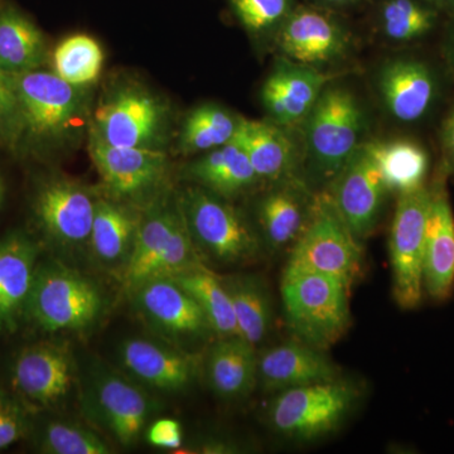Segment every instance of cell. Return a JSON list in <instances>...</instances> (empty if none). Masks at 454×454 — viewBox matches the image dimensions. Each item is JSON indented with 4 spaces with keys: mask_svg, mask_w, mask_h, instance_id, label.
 <instances>
[{
    "mask_svg": "<svg viewBox=\"0 0 454 454\" xmlns=\"http://www.w3.org/2000/svg\"><path fill=\"white\" fill-rule=\"evenodd\" d=\"M280 292L286 321L307 345L324 351L348 330L349 286L342 280L286 268Z\"/></svg>",
    "mask_w": 454,
    "mask_h": 454,
    "instance_id": "5",
    "label": "cell"
},
{
    "mask_svg": "<svg viewBox=\"0 0 454 454\" xmlns=\"http://www.w3.org/2000/svg\"><path fill=\"white\" fill-rule=\"evenodd\" d=\"M145 438L155 448L178 450L184 443V430L177 420L162 418L146 428Z\"/></svg>",
    "mask_w": 454,
    "mask_h": 454,
    "instance_id": "40",
    "label": "cell"
},
{
    "mask_svg": "<svg viewBox=\"0 0 454 454\" xmlns=\"http://www.w3.org/2000/svg\"><path fill=\"white\" fill-rule=\"evenodd\" d=\"M29 428L25 406L16 397L0 391V450L25 438Z\"/></svg>",
    "mask_w": 454,
    "mask_h": 454,
    "instance_id": "39",
    "label": "cell"
},
{
    "mask_svg": "<svg viewBox=\"0 0 454 454\" xmlns=\"http://www.w3.org/2000/svg\"><path fill=\"white\" fill-rule=\"evenodd\" d=\"M243 116L219 104H202L187 113L182 121L177 152L182 155L203 154L231 142Z\"/></svg>",
    "mask_w": 454,
    "mask_h": 454,
    "instance_id": "32",
    "label": "cell"
},
{
    "mask_svg": "<svg viewBox=\"0 0 454 454\" xmlns=\"http://www.w3.org/2000/svg\"><path fill=\"white\" fill-rule=\"evenodd\" d=\"M207 378L212 390L225 399L249 395L258 384L255 348L241 337H225L207 357Z\"/></svg>",
    "mask_w": 454,
    "mask_h": 454,
    "instance_id": "29",
    "label": "cell"
},
{
    "mask_svg": "<svg viewBox=\"0 0 454 454\" xmlns=\"http://www.w3.org/2000/svg\"><path fill=\"white\" fill-rule=\"evenodd\" d=\"M310 4L319 5V7L333 9V11L342 12L346 9L357 7L367 0H303Z\"/></svg>",
    "mask_w": 454,
    "mask_h": 454,
    "instance_id": "42",
    "label": "cell"
},
{
    "mask_svg": "<svg viewBox=\"0 0 454 454\" xmlns=\"http://www.w3.org/2000/svg\"><path fill=\"white\" fill-rule=\"evenodd\" d=\"M450 176L443 163L430 186V207L424 253V292L435 301L454 293V214L447 190Z\"/></svg>",
    "mask_w": 454,
    "mask_h": 454,
    "instance_id": "18",
    "label": "cell"
},
{
    "mask_svg": "<svg viewBox=\"0 0 454 454\" xmlns=\"http://www.w3.org/2000/svg\"><path fill=\"white\" fill-rule=\"evenodd\" d=\"M442 148H443V166L448 173H454V103L442 124Z\"/></svg>",
    "mask_w": 454,
    "mask_h": 454,
    "instance_id": "41",
    "label": "cell"
},
{
    "mask_svg": "<svg viewBox=\"0 0 454 454\" xmlns=\"http://www.w3.org/2000/svg\"><path fill=\"white\" fill-rule=\"evenodd\" d=\"M177 196H157L149 202L133 250L124 267V283L133 293L148 280L172 278L201 265Z\"/></svg>",
    "mask_w": 454,
    "mask_h": 454,
    "instance_id": "3",
    "label": "cell"
},
{
    "mask_svg": "<svg viewBox=\"0 0 454 454\" xmlns=\"http://www.w3.org/2000/svg\"><path fill=\"white\" fill-rule=\"evenodd\" d=\"M328 193L355 238L358 241L369 238L378 226L385 199L390 193L370 142L355 152L330 184Z\"/></svg>",
    "mask_w": 454,
    "mask_h": 454,
    "instance_id": "15",
    "label": "cell"
},
{
    "mask_svg": "<svg viewBox=\"0 0 454 454\" xmlns=\"http://www.w3.org/2000/svg\"><path fill=\"white\" fill-rule=\"evenodd\" d=\"M38 450L47 454H109L112 450L97 433L79 424L50 420L35 434Z\"/></svg>",
    "mask_w": 454,
    "mask_h": 454,
    "instance_id": "37",
    "label": "cell"
},
{
    "mask_svg": "<svg viewBox=\"0 0 454 454\" xmlns=\"http://www.w3.org/2000/svg\"><path fill=\"white\" fill-rule=\"evenodd\" d=\"M430 186L397 195L391 223L389 254L393 271V297L402 309H415L423 300V267Z\"/></svg>",
    "mask_w": 454,
    "mask_h": 454,
    "instance_id": "9",
    "label": "cell"
},
{
    "mask_svg": "<svg viewBox=\"0 0 454 454\" xmlns=\"http://www.w3.org/2000/svg\"><path fill=\"white\" fill-rule=\"evenodd\" d=\"M442 12L426 0H379L373 23L385 41L413 43L434 31Z\"/></svg>",
    "mask_w": 454,
    "mask_h": 454,
    "instance_id": "30",
    "label": "cell"
},
{
    "mask_svg": "<svg viewBox=\"0 0 454 454\" xmlns=\"http://www.w3.org/2000/svg\"><path fill=\"white\" fill-rule=\"evenodd\" d=\"M291 130L269 119L241 118L236 138L243 145L260 182L274 184L301 178L303 151L293 138Z\"/></svg>",
    "mask_w": 454,
    "mask_h": 454,
    "instance_id": "22",
    "label": "cell"
},
{
    "mask_svg": "<svg viewBox=\"0 0 454 454\" xmlns=\"http://www.w3.org/2000/svg\"><path fill=\"white\" fill-rule=\"evenodd\" d=\"M119 357L133 378L163 393H181L196 378L195 357L152 340H124Z\"/></svg>",
    "mask_w": 454,
    "mask_h": 454,
    "instance_id": "23",
    "label": "cell"
},
{
    "mask_svg": "<svg viewBox=\"0 0 454 454\" xmlns=\"http://www.w3.org/2000/svg\"><path fill=\"white\" fill-rule=\"evenodd\" d=\"M133 294L137 309L164 336L199 337L211 331L199 304L172 278L148 280Z\"/></svg>",
    "mask_w": 454,
    "mask_h": 454,
    "instance_id": "20",
    "label": "cell"
},
{
    "mask_svg": "<svg viewBox=\"0 0 454 454\" xmlns=\"http://www.w3.org/2000/svg\"><path fill=\"white\" fill-rule=\"evenodd\" d=\"M223 283L234 307L239 337L255 348L267 337L271 324V301L267 286L254 276L229 277Z\"/></svg>",
    "mask_w": 454,
    "mask_h": 454,
    "instance_id": "34",
    "label": "cell"
},
{
    "mask_svg": "<svg viewBox=\"0 0 454 454\" xmlns=\"http://www.w3.org/2000/svg\"><path fill=\"white\" fill-rule=\"evenodd\" d=\"M354 35L340 12L298 3L273 43L280 55L324 70L349 55Z\"/></svg>",
    "mask_w": 454,
    "mask_h": 454,
    "instance_id": "11",
    "label": "cell"
},
{
    "mask_svg": "<svg viewBox=\"0 0 454 454\" xmlns=\"http://www.w3.org/2000/svg\"><path fill=\"white\" fill-rule=\"evenodd\" d=\"M340 76L278 57L260 91L269 121L289 129L301 127L325 86Z\"/></svg>",
    "mask_w": 454,
    "mask_h": 454,
    "instance_id": "16",
    "label": "cell"
},
{
    "mask_svg": "<svg viewBox=\"0 0 454 454\" xmlns=\"http://www.w3.org/2000/svg\"><path fill=\"white\" fill-rule=\"evenodd\" d=\"M450 16H452V20H450V32H448L447 56L450 65L454 67V13Z\"/></svg>",
    "mask_w": 454,
    "mask_h": 454,
    "instance_id": "43",
    "label": "cell"
},
{
    "mask_svg": "<svg viewBox=\"0 0 454 454\" xmlns=\"http://www.w3.org/2000/svg\"><path fill=\"white\" fill-rule=\"evenodd\" d=\"M98 196L80 182L66 177L43 179L32 199L33 219L59 247L89 244Z\"/></svg>",
    "mask_w": 454,
    "mask_h": 454,
    "instance_id": "14",
    "label": "cell"
},
{
    "mask_svg": "<svg viewBox=\"0 0 454 454\" xmlns=\"http://www.w3.org/2000/svg\"><path fill=\"white\" fill-rule=\"evenodd\" d=\"M184 177L223 199L231 200L260 184L240 140L200 154L184 168Z\"/></svg>",
    "mask_w": 454,
    "mask_h": 454,
    "instance_id": "27",
    "label": "cell"
},
{
    "mask_svg": "<svg viewBox=\"0 0 454 454\" xmlns=\"http://www.w3.org/2000/svg\"><path fill=\"white\" fill-rule=\"evenodd\" d=\"M361 260L360 241L340 216L330 193L315 196L309 225L293 245L286 268L336 278L351 288Z\"/></svg>",
    "mask_w": 454,
    "mask_h": 454,
    "instance_id": "8",
    "label": "cell"
},
{
    "mask_svg": "<svg viewBox=\"0 0 454 454\" xmlns=\"http://www.w3.org/2000/svg\"><path fill=\"white\" fill-rule=\"evenodd\" d=\"M177 200L200 254L220 264H241L258 255V232L230 200L197 184L181 191Z\"/></svg>",
    "mask_w": 454,
    "mask_h": 454,
    "instance_id": "6",
    "label": "cell"
},
{
    "mask_svg": "<svg viewBox=\"0 0 454 454\" xmlns=\"http://www.w3.org/2000/svg\"><path fill=\"white\" fill-rule=\"evenodd\" d=\"M306 177L328 186L365 140L367 115L352 90L334 82L325 86L301 125Z\"/></svg>",
    "mask_w": 454,
    "mask_h": 454,
    "instance_id": "2",
    "label": "cell"
},
{
    "mask_svg": "<svg viewBox=\"0 0 454 454\" xmlns=\"http://www.w3.org/2000/svg\"><path fill=\"white\" fill-rule=\"evenodd\" d=\"M5 197H7V184L5 179L0 173V210H2L3 205H4Z\"/></svg>",
    "mask_w": 454,
    "mask_h": 454,
    "instance_id": "45",
    "label": "cell"
},
{
    "mask_svg": "<svg viewBox=\"0 0 454 454\" xmlns=\"http://www.w3.org/2000/svg\"><path fill=\"white\" fill-rule=\"evenodd\" d=\"M20 134V107L11 74L0 70V145L14 152Z\"/></svg>",
    "mask_w": 454,
    "mask_h": 454,
    "instance_id": "38",
    "label": "cell"
},
{
    "mask_svg": "<svg viewBox=\"0 0 454 454\" xmlns=\"http://www.w3.org/2000/svg\"><path fill=\"white\" fill-rule=\"evenodd\" d=\"M315 195L301 178L271 184L256 203V220L262 240L270 250L297 243L309 225Z\"/></svg>",
    "mask_w": 454,
    "mask_h": 454,
    "instance_id": "21",
    "label": "cell"
},
{
    "mask_svg": "<svg viewBox=\"0 0 454 454\" xmlns=\"http://www.w3.org/2000/svg\"><path fill=\"white\" fill-rule=\"evenodd\" d=\"M301 0H226L230 13L254 41L274 42Z\"/></svg>",
    "mask_w": 454,
    "mask_h": 454,
    "instance_id": "36",
    "label": "cell"
},
{
    "mask_svg": "<svg viewBox=\"0 0 454 454\" xmlns=\"http://www.w3.org/2000/svg\"><path fill=\"white\" fill-rule=\"evenodd\" d=\"M12 79L20 107L16 153H53L71 148L89 134L94 112L91 89L71 85L44 68Z\"/></svg>",
    "mask_w": 454,
    "mask_h": 454,
    "instance_id": "1",
    "label": "cell"
},
{
    "mask_svg": "<svg viewBox=\"0 0 454 454\" xmlns=\"http://www.w3.org/2000/svg\"><path fill=\"white\" fill-rule=\"evenodd\" d=\"M357 395L351 382L339 378L292 387L279 391L269 408V420L289 438L321 437L342 422Z\"/></svg>",
    "mask_w": 454,
    "mask_h": 454,
    "instance_id": "10",
    "label": "cell"
},
{
    "mask_svg": "<svg viewBox=\"0 0 454 454\" xmlns=\"http://www.w3.org/2000/svg\"><path fill=\"white\" fill-rule=\"evenodd\" d=\"M389 192L397 195L426 184L429 155L413 140H369Z\"/></svg>",
    "mask_w": 454,
    "mask_h": 454,
    "instance_id": "31",
    "label": "cell"
},
{
    "mask_svg": "<svg viewBox=\"0 0 454 454\" xmlns=\"http://www.w3.org/2000/svg\"><path fill=\"white\" fill-rule=\"evenodd\" d=\"M83 403L90 419L124 447L138 442L157 411L138 385L104 367H97L90 376Z\"/></svg>",
    "mask_w": 454,
    "mask_h": 454,
    "instance_id": "13",
    "label": "cell"
},
{
    "mask_svg": "<svg viewBox=\"0 0 454 454\" xmlns=\"http://www.w3.org/2000/svg\"><path fill=\"white\" fill-rule=\"evenodd\" d=\"M142 214L130 203L112 197H98L89 245L106 265L122 264L129 259L138 232Z\"/></svg>",
    "mask_w": 454,
    "mask_h": 454,
    "instance_id": "28",
    "label": "cell"
},
{
    "mask_svg": "<svg viewBox=\"0 0 454 454\" xmlns=\"http://www.w3.org/2000/svg\"><path fill=\"white\" fill-rule=\"evenodd\" d=\"M50 61L40 26L13 0H0V70L17 76L40 70Z\"/></svg>",
    "mask_w": 454,
    "mask_h": 454,
    "instance_id": "26",
    "label": "cell"
},
{
    "mask_svg": "<svg viewBox=\"0 0 454 454\" xmlns=\"http://www.w3.org/2000/svg\"><path fill=\"white\" fill-rule=\"evenodd\" d=\"M37 256V244L26 232H11L0 240V331H13L25 313Z\"/></svg>",
    "mask_w": 454,
    "mask_h": 454,
    "instance_id": "25",
    "label": "cell"
},
{
    "mask_svg": "<svg viewBox=\"0 0 454 454\" xmlns=\"http://www.w3.org/2000/svg\"><path fill=\"white\" fill-rule=\"evenodd\" d=\"M376 88L385 110L396 121L414 124L435 106L439 83L426 62L399 57L387 59L376 74Z\"/></svg>",
    "mask_w": 454,
    "mask_h": 454,
    "instance_id": "19",
    "label": "cell"
},
{
    "mask_svg": "<svg viewBox=\"0 0 454 454\" xmlns=\"http://www.w3.org/2000/svg\"><path fill=\"white\" fill-rule=\"evenodd\" d=\"M429 4L434 5L442 13H454V0H426Z\"/></svg>",
    "mask_w": 454,
    "mask_h": 454,
    "instance_id": "44",
    "label": "cell"
},
{
    "mask_svg": "<svg viewBox=\"0 0 454 454\" xmlns=\"http://www.w3.org/2000/svg\"><path fill=\"white\" fill-rule=\"evenodd\" d=\"M103 307L97 284L64 265L44 262L35 269L23 316L44 333H70L94 324Z\"/></svg>",
    "mask_w": 454,
    "mask_h": 454,
    "instance_id": "7",
    "label": "cell"
},
{
    "mask_svg": "<svg viewBox=\"0 0 454 454\" xmlns=\"http://www.w3.org/2000/svg\"><path fill=\"white\" fill-rule=\"evenodd\" d=\"M196 301L207 319L212 333L225 337L239 336L234 307L223 279L203 265L172 277Z\"/></svg>",
    "mask_w": 454,
    "mask_h": 454,
    "instance_id": "33",
    "label": "cell"
},
{
    "mask_svg": "<svg viewBox=\"0 0 454 454\" xmlns=\"http://www.w3.org/2000/svg\"><path fill=\"white\" fill-rule=\"evenodd\" d=\"M89 153L106 192L119 201H153L168 176L164 149L116 146L89 134Z\"/></svg>",
    "mask_w": 454,
    "mask_h": 454,
    "instance_id": "12",
    "label": "cell"
},
{
    "mask_svg": "<svg viewBox=\"0 0 454 454\" xmlns=\"http://www.w3.org/2000/svg\"><path fill=\"white\" fill-rule=\"evenodd\" d=\"M339 369L321 349L284 343L258 357V382L265 391H283L337 379Z\"/></svg>",
    "mask_w": 454,
    "mask_h": 454,
    "instance_id": "24",
    "label": "cell"
},
{
    "mask_svg": "<svg viewBox=\"0 0 454 454\" xmlns=\"http://www.w3.org/2000/svg\"><path fill=\"white\" fill-rule=\"evenodd\" d=\"M104 61L103 47L85 33L64 38L50 55L53 73L64 82L82 89L97 85L103 73Z\"/></svg>",
    "mask_w": 454,
    "mask_h": 454,
    "instance_id": "35",
    "label": "cell"
},
{
    "mask_svg": "<svg viewBox=\"0 0 454 454\" xmlns=\"http://www.w3.org/2000/svg\"><path fill=\"white\" fill-rule=\"evenodd\" d=\"M172 110L160 95L136 82H119L104 92L92 112L89 134L116 146L164 149Z\"/></svg>",
    "mask_w": 454,
    "mask_h": 454,
    "instance_id": "4",
    "label": "cell"
},
{
    "mask_svg": "<svg viewBox=\"0 0 454 454\" xmlns=\"http://www.w3.org/2000/svg\"><path fill=\"white\" fill-rule=\"evenodd\" d=\"M74 370L70 352L56 343L29 346L12 367V384L18 395L37 408L64 402L73 389Z\"/></svg>",
    "mask_w": 454,
    "mask_h": 454,
    "instance_id": "17",
    "label": "cell"
}]
</instances>
